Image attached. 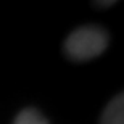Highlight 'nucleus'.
I'll list each match as a JSON object with an SVG mask.
<instances>
[{
  "mask_svg": "<svg viewBox=\"0 0 124 124\" xmlns=\"http://www.w3.org/2000/svg\"><path fill=\"white\" fill-rule=\"evenodd\" d=\"M100 124H124V98L123 93L116 95L105 106L101 113Z\"/></svg>",
  "mask_w": 124,
  "mask_h": 124,
  "instance_id": "2",
  "label": "nucleus"
},
{
  "mask_svg": "<svg viewBox=\"0 0 124 124\" xmlns=\"http://www.w3.org/2000/svg\"><path fill=\"white\" fill-rule=\"evenodd\" d=\"M116 2L115 0H111V2H93L95 7H100V8H106V7H110V5H115Z\"/></svg>",
  "mask_w": 124,
  "mask_h": 124,
  "instance_id": "4",
  "label": "nucleus"
},
{
  "mask_svg": "<svg viewBox=\"0 0 124 124\" xmlns=\"http://www.w3.org/2000/svg\"><path fill=\"white\" fill-rule=\"evenodd\" d=\"M108 47V32L98 26H82L64 40V53L76 61L92 60Z\"/></svg>",
  "mask_w": 124,
  "mask_h": 124,
  "instance_id": "1",
  "label": "nucleus"
},
{
  "mask_svg": "<svg viewBox=\"0 0 124 124\" xmlns=\"http://www.w3.org/2000/svg\"><path fill=\"white\" fill-rule=\"evenodd\" d=\"M13 124H48V121L36 108H24L16 115Z\"/></svg>",
  "mask_w": 124,
  "mask_h": 124,
  "instance_id": "3",
  "label": "nucleus"
}]
</instances>
